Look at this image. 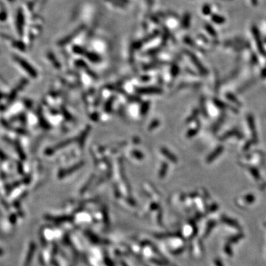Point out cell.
Instances as JSON below:
<instances>
[{"label":"cell","instance_id":"1","mask_svg":"<svg viewBox=\"0 0 266 266\" xmlns=\"http://www.w3.org/2000/svg\"><path fill=\"white\" fill-rule=\"evenodd\" d=\"M35 244L33 243H32L30 244V245L29 246V250L28 252V254H27L26 259H25V263H24V266H29L30 265V262L32 261V259H33V253L34 251H35Z\"/></svg>","mask_w":266,"mask_h":266},{"label":"cell","instance_id":"3","mask_svg":"<svg viewBox=\"0 0 266 266\" xmlns=\"http://www.w3.org/2000/svg\"><path fill=\"white\" fill-rule=\"evenodd\" d=\"M106 1H107L108 2L111 3V4L116 5L117 7H121V8H123V3L121 2H119L118 0H106Z\"/></svg>","mask_w":266,"mask_h":266},{"label":"cell","instance_id":"2","mask_svg":"<svg viewBox=\"0 0 266 266\" xmlns=\"http://www.w3.org/2000/svg\"><path fill=\"white\" fill-rule=\"evenodd\" d=\"M189 22H190V16H189L188 14H186V15L185 16V17H184V19L183 20V26L184 28H187V27L189 26Z\"/></svg>","mask_w":266,"mask_h":266},{"label":"cell","instance_id":"4","mask_svg":"<svg viewBox=\"0 0 266 266\" xmlns=\"http://www.w3.org/2000/svg\"><path fill=\"white\" fill-rule=\"evenodd\" d=\"M3 254H4V251H3V250H2V249L0 248V256H2Z\"/></svg>","mask_w":266,"mask_h":266}]
</instances>
